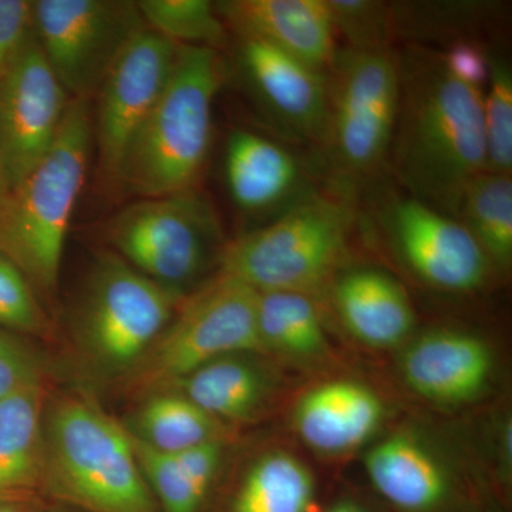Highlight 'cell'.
Instances as JSON below:
<instances>
[{
    "instance_id": "11",
    "label": "cell",
    "mask_w": 512,
    "mask_h": 512,
    "mask_svg": "<svg viewBox=\"0 0 512 512\" xmlns=\"http://www.w3.org/2000/svg\"><path fill=\"white\" fill-rule=\"evenodd\" d=\"M177 52V45L144 28L128 43L97 90L93 138L100 177L107 187L119 190L128 147L160 99Z\"/></svg>"
},
{
    "instance_id": "35",
    "label": "cell",
    "mask_w": 512,
    "mask_h": 512,
    "mask_svg": "<svg viewBox=\"0 0 512 512\" xmlns=\"http://www.w3.org/2000/svg\"><path fill=\"white\" fill-rule=\"evenodd\" d=\"M440 55L444 66L456 79L478 90L487 86L490 56L474 40L451 43L446 52H440Z\"/></svg>"
},
{
    "instance_id": "16",
    "label": "cell",
    "mask_w": 512,
    "mask_h": 512,
    "mask_svg": "<svg viewBox=\"0 0 512 512\" xmlns=\"http://www.w3.org/2000/svg\"><path fill=\"white\" fill-rule=\"evenodd\" d=\"M404 383L429 402L461 406L490 389L494 356L474 333L437 329L413 340L400 360Z\"/></svg>"
},
{
    "instance_id": "8",
    "label": "cell",
    "mask_w": 512,
    "mask_h": 512,
    "mask_svg": "<svg viewBox=\"0 0 512 512\" xmlns=\"http://www.w3.org/2000/svg\"><path fill=\"white\" fill-rule=\"evenodd\" d=\"M399 97V57L392 47L338 52L328 72V119L320 146L346 192L389 164Z\"/></svg>"
},
{
    "instance_id": "30",
    "label": "cell",
    "mask_w": 512,
    "mask_h": 512,
    "mask_svg": "<svg viewBox=\"0 0 512 512\" xmlns=\"http://www.w3.org/2000/svg\"><path fill=\"white\" fill-rule=\"evenodd\" d=\"M0 328L52 342L56 326L45 303L18 266L0 254Z\"/></svg>"
},
{
    "instance_id": "14",
    "label": "cell",
    "mask_w": 512,
    "mask_h": 512,
    "mask_svg": "<svg viewBox=\"0 0 512 512\" xmlns=\"http://www.w3.org/2000/svg\"><path fill=\"white\" fill-rule=\"evenodd\" d=\"M237 39L239 76L266 119L295 140L322 144L328 119V74L261 40Z\"/></svg>"
},
{
    "instance_id": "18",
    "label": "cell",
    "mask_w": 512,
    "mask_h": 512,
    "mask_svg": "<svg viewBox=\"0 0 512 512\" xmlns=\"http://www.w3.org/2000/svg\"><path fill=\"white\" fill-rule=\"evenodd\" d=\"M384 412L383 400L366 384L330 380L303 394L293 412V426L312 450L340 456L372 439Z\"/></svg>"
},
{
    "instance_id": "27",
    "label": "cell",
    "mask_w": 512,
    "mask_h": 512,
    "mask_svg": "<svg viewBox=\"0 0 512 512\" xmlns=\"http://www.w3.org/2000/svg\"><path fill=\"white\" fill-rule=\"evenodd\" d=\"M147 28L177 46L208 47L221 52L228 43L227 26L208 0H140Z\"/></svg>"
},
{
    "instance_id": "32",
    "label": "cell",
    "mask_w": 512,
    "mask_h": 512,
    "mask_svg": "<svg viewBox=\"0 0 512 512\" xmlns=\"http://www.w3.org/2000/svg\"><path fill=\"white\" fill-rule=\"evenodd\" d=\"M333 30L348 42V49L390 47L393 37L390 3L376 0H325Z\"/></svg>"
},
{
    "instance_id": "1",
    "label": "cell",
    "mask_w": 512,
    "mask_h": 512,
    "mask_svg": "<svg viewBox=\"0 0 512 512\" xmlns=\"http://www.w3.org/2000/svg\"><path fill=\"white\" fill-rule=\"evenodd\" d=\"M397 57L389 164L409 197L457 218L467 185L485 171L484 92L448 72L440 52L413 46Z\"/></svg>"
},
{
    "instance_id": "28",
    "label": "cell",
    "mask_w": 512,
    "mask_h": 512,
    "mask_svg": "<svg viewBox=\"0 0 512 512\" xmlns=\"http://www.w3.org/2000/svg\"><path fill=\"white\" fill-rule=\"evenodd\" d=\"M485 171L511 175L512 72L503 57L490 56V74L484 90Z\"/></svg>"
},
{
    "instance_id": "17",
    "label": "cell",
    "mask_w": 512,
    "mask_h": 512,
    "mask_svg": "<svg viewBox=\"0 0 512 512\" xmlns=\"http://www.w3.org/2000/svg\"><path fill=\"white\" fill-rule=\"evenodd\" d=\"M218 15L235 35L252 37L328 74L336 33L325 0H224Z\"/></svg>"
},
{
    "instance_id": "31",
    "label": "cell",
    "mask_w": 512,
    "mask_h": 512,
    "mask_svg": "<svg viewBox=\"0 0 512 512\" xmlns=\"http://www.w3.org/2000/svg\"><path fill=\"white\" fill-rule=\"evenodd\" d=\"M131 441L161 512H204L210 497L185 473L174 454L160 453L133 437Z\"/></svg>"
},
{
    "instance_id": "21",
    "label": "cell",
    "mask_w": 512,
    "mask_h": 512,
    "mask_svg": "<svg viewBox=\"0 0 512 512\" xmlns=\"http://www.w3.org/2000/svg\"><path fill=\"white\" fill-rule=\"evenodd\" d=\"M255 357L238 353L212 360L167 389L184 394L225 426L247 423L261 414L274 393L271 377Z\"/></svg>"
},
{
    "instance_id": "5",
    "label": "cell",
    "mask_w": 512,
    "mask_h": 512,
    "mask_svg": "<svg viewBox=\"0 0 512 512\" xmlns=\"http://www.w3.org/2000/svg\"><path fill=\"white\" fill-rule=\"evenodd\" d=\"M181 301L110 249L99 252L69 315L70 339L84 372L96 382L120 383Z\"/></svg>"
},
{
    "instance_id": "29",
    "label": "cell",
    "mask_w": 512,
    "mask_h": 512,
    "mask_svg": "<svg viewBox=\"0 0 512 512\" xmlns=\"http://www.w3.org/2000/svg\"><path fill=\"white\" fill-rule=\"evenodd\" d=\"M483 2H406L390 3L393 35L423 39L448 35L461 36L463 32L476 28L485 19V10L490 9Z\"/></svg>"
},
{
    "instance_id": "24",
    "label": "cell",
    "mask_w": 512,
    "mask_h": 512,
    "mask_svg": "<svg viewBox=\"0 0 512 512\" xmlns=\"http://www.w3.org/2000/svg\"><path fill=\"white\" fill-rule=\"evenodd\" d=\"M256 322L264 353L298 362H316L329 355L328 336L313 296L259 293Z\"/></svg>"
},
{
    "instance_id": "23",
    "label": "cell",
    "mask_w": 512,
    "mask_h": 512,
    "mask_svg": "<svg viewBox=\"0 0 512 512\" xmlns=\"http://www.w3.org/2000/svg\"><path fill=\"white\" fill-rule=\"evenodd\" d=\"M133 439L165 454L225 441L227 426L205 413L184 394L164 389L140 397L126 423Z\"/></svg>"
},
{
    "instance_id": "20",
    "label": "cell",
    "mask_w": 512,
    "mask_h": 512,
    "mask_svg": "<svg viewBox=\"0 0 512 512\" xmlns=\"http://www.w3.org/2000/svg\"><path fill=\"white\" fill-rule=\"evenodd\" d=\"M225 184L232 202L249 214L298 204L302 170L281 144L249 130L229 134L224 156Z\"/></svg>"
},
{
    "instance_id": "13",
    "label": "cell",
    "mask_w": 512,
    "mask_h": 512,
    "mask_svg": "<svg viewBox=\"0 0 512 512\" xmlns=\"http://www.w3.org/2000/svg\"><path fill=\"white\" fill-rule=\"evenodd\" d=\"M72 100L33 35L0 86V164L9 191L49 153Z\"/></svg>"
},
{
    "instance_id": "37",
    "label": "cell",
    "mask_w": 512,
    "mask_h": 512,
    "mask_svg": "<svg viewBox=\"0 0 512 512\" xmlns=\"http://www.w3.org/2000/svg\"><path fill=\"white\" fill-rule=\"evenodd\" d=\"M326 512H370L362 504L353 500H342L332 505Z\"/></svg>"
},
{
    "instance_id": "10",
    "label": "cell",
    "mask_w": 512,
    "mask_h": 512,
    "mask_svg": "<svg viewBox=\"0 0 512 512\" xmlns=\"http://www.w3.org/2000/svg\"><path fill=\"white\" fill-rule=\"evenodd\" d=\"M33 32L72 99L92 101L133 37L147 28L131 0H33Z\"/></svg>"
},
{
    "instance_id": "22",
    "label": "cell",
    "mask_w": 512,
    "mask_h": 512,
    "mask_svg": "<svg viewBox=\"0 0 512 512\" xmlns=\"http://www.w3.org/2000/svg\"><path fill=\"white\" fill-rule=\"evenodd\" d=\"M50 393L49 383H43L0 400V495L42 491Z\"/></svg>"
},
{
    "instance_id": "9",
    "label": "cell",
    "mask_w": 512,
    "mask_h": 512,
    "mask_svg": "<svg viewBox=\"0 0 512 512\" xmlns=\"http://www.w3.org/2000/svg\"><path fill=\"white\" fill-rule=\"evenodd\" d=\"M258 298L249 286L215 275L185 296L156 342L117 386L140 399L167 389L212 360L238 353L262 355Z\"/></svg>"
},
{
    "instance_id": "19",
    "label": "cell",
    "mask_w": 512,
    "mask_h": 512,
    "mask_svg": "<svg viewBox=\"0 0 512 512\" xmlns=\"http://www.w3.org/2000/svg\"><path fill=\"white\" fill-rule=\"evenodd\" d=\"M329 291L343 326L366 346L396 348L412 335V302L403 286L386 272L352 269L336 276Z\"/></svg>"
},
{
    "instance_id": "12",
    "label": "cell",
    "mask_w": 512,
    "mask_h": 512,
    "mask_svg": "<svg viewBox=\"0 0 512 512\" xmlns=\"http://www.w3.org/2000/svg\"><path fill=\"white\" fill-rule=\"evenodd\" d=\"M380 224L404 264L431 288L470 293L487 281L490 261L457 218L402 197L384 207Z\"/></svg>"
},
{
    "instance_id": "39",
    "label": "cell",
    "mask_w": 512,
    "mask_h": 512,
    "mask_svg": "<svg viewBox=\"0 0 512 512\" xmlns=\"http://www.w3.org/2000/svg\"><path fill=\"white\" fill-rule=\"evenodd\" d=\"M9 188L8 183H6L5 174H3L2 164H0V202L3 201V198L8 195Z\"/></svg>"
},
{
    "instance_id": "3",
    "label": "cell",
    "mask_w": 512,
    "mask_h": 512,
    "mask_svg": "<svg viewBox=\"0 0 512 512\" xmlns=\"http://www.w3.org/2000/svg\"><path fill=\"white\" fill-rule=\"evenodd\" d=\"M92 113V101H70L49 153L0 202V254L18 266L46 308L59 289L67 232L86 183Z\"/></svg>"
},
{
    "instance_id": "26",
    "label": "cell",
    "mask_w": 512,
    "mask_h": 512,
    "mask_svg": "<svg viewBox=\"0 0 512 512\" xmlns=\"http://www.w3.org/2000/svg\"><path fill=\"white\" fill-rule=\"evenodd\" d=\"M457 220L476 239L491 266L512 261V178L484 171L467 185Z\"/></svg>"
},
{
    "instance_id": "38",
    "label": "cell",
    "mask_w": 512,
    "mask_h": 512,
    "mask_svg": "<svg viewBox=\"0 0 512 512\" xmlns=\"http://www.w3.org/2000/svg\"><path fill=\"white\" fill-rule=\"evenodd\" d=\"M45 512H83L76 510V508L69 507V505H64L60 503H52V501H47V507Z\"/></svg>"
},
{
    "instance_id": "34",
    "label": "cell",
    "mask_w": 512,
    "mask_h": 512,
    "mask_svg": "<svg viewBox=\"0 0 512 512\" xmlns=\"http://www.w3.org/2000/svg\"><path fill=\"white\" fill-rule=\"evenodd\" d=\"M33 35L32 2L0 0V86L18 63Z\"/></svg>"
},
{
    "instance_id": "33",
    "label": "cell",
    "mask_w": 512,
    "mask_h": 512,
    "mask_svg": "<svg viewBox=\"0 0 512 512\" xmlns=\"http://www.w3.org/2000/svg\"><path fill=\"white\" fill-rule=\"evenodd\" d=\"M49 379V362L32 339L0 328V400Z\"/></svg>"
},
{
    "instance_id": "36",
    "label": "cell",
    "mask_w": 512,
    "mask_h": 512,
    "mask_svg": "<svg viewBox=\"0 0 512 512\" xmlns=\"http://www.w3.org/2000/svg\"><path fill=\"white\" fill-rule=\"evenodd\" d=\"M47 500L36 493L0 495V512H45Z\"/></svg>"
},
{
    "instance_id": "6",
    "label": "cell",
    "mask_w": 512,
    "mask_h": 512,
    "mask_svg": "<svg viewBox=\"0 0 512 512\" xmlns=\"http://www.w3.org/2000/svg\"><path fill=\"white\" fill-rule=\"evenodd\" d=\"M355 220L348 200L305 197L278 220L228 242L217 274L258 293L316 298L348 261Z\"/></svg>"
},
{
    "instance_id": "4",
    "label": "cell",
    "mask_w": 512,
    "mask_h": 512,
    "mask_svg": "<svg viewBox=\"0 0 512 512\" xmlns=\"http://www.w3.org/2000/svg\"><path fill=\"white\" fill-rule=\"evenodd\" d=\"M225 77L218 50L178 46L170 79L121 164L119 190L141 200L197 188Z\"/></svg>"
},
{
    "instance_id": "15",
    "label": "cell",
    "mask_w": 512,
    "mask_h": 512,
    "mask_svg": "<svg viewBox=\"0 0 512 512\" xmlns=\"http://www.w3.org/2000/svg\"><path fill=\"white\" fill-rule=\"evenodd\" d=\"M363 463L373 488L397 512H473L446 460L414 431L390 434L367 451Z\"/></svg>"
},
{
    "instance_id": "7",
    "label": "cell",
    "mask_w": 512,
    "mask_h": 512,
    "mask_svg": "<svg viewBox=\"0 0 512 512\" xmlns=\"http://www.w3.org/2000/svg\"><path fill=\"white\" fill-rule=\"evenodd\" d=\"M103 237L107 249L183 299L218 272L228 244L214 205L197 188L127 205L104 224Z\"/></svg>"
},
{
    "instance_id": "2",
    "label": "cell",
    "mask_w": 512,
    "mask_h": 512,
    "mask_svg": "<svg viewBox=\"0 0 512 512\" xmlns=\"http://www.w3.org/2000/svg\"><path fill=\"white\" fill-rule=\"evenodd\" d=\"M43 498L83 512H161L130 434L90 397L50 393Z\"/></svg>"
},
{
    "instance_id": "25",
    "label": "cell",
    "mask_w": 512,
    "mask_h": 512,
    "mask_svg": "<svg viewBox=\"0 0 512 512\" xmlns=\"http://www.w3.org/2000/svg\"><path fill=\"white\" fill-rule=\"evenodd\" d=\"M315 498L311 468L293 454L276 450L248 467L227 512H311Z\"/></svg>"
}]
</instances>
